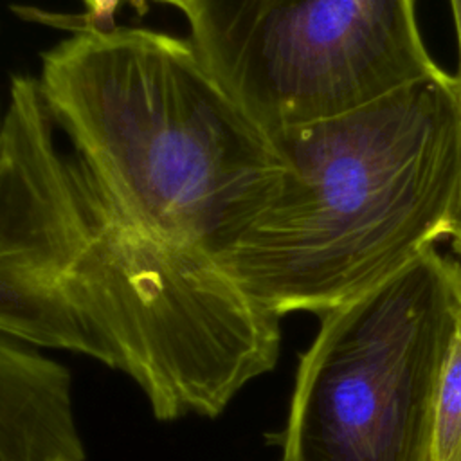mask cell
Listing matches in <instances>:
<instances>
[{"label":"cell","instance_id":"cell-2","mask_svg":"<svg viewBox=\"0 0 461 461\" xmlns=\"http://www.w3.org/2000/svg\"><path fill=\"white\" fill-rule=\"evenodd\" d=\"M36 79L56 126L119 211L218 270L283 184L276 142L189 38L81 23L41 54Z\"/></svg>","mask_w":461,"mask_h":461},{"label":"cell","instance_id":"cell-9","mask_svg":"<svg viewBox=\"0 0 461 461\" xmlns=\"http://www.w3.org/2000/svg\"><path fill=\"white\" fill-rule=\"evenodd\" d=\"M121 0H92L90 7L86 9L83 20L88 25L99 27V29H110L113 27V16L119 7Z\"/></svg>","mask_w":461,"mask_h":461},{"label":"cell","instance_id":"cell-4","mask_svg":"<svg viewBox=\"0 0 461 461\" xmlns=\"http://www.w3.org/2000/svg\"><path fill=\"white\" fill-rule=\"evenodd\" d=\"M461 319V261L429 247L321 315L301 357L281 461H427Z\"/></svg>","mask_w":461,"mask_h":461},{"label":"cell","instance_id":"cell-7","mask_svg":"<svg viewBox=\"0 0 461 461\" xmlns=\"http://www.w3.org/2000/svg\"><path fill=\"white\" fill-rule=\"evenodd\" d=\"M427 461H461V319L434 402Z\"/></svg>","mask_w":461,"mask_h":461},{"label":"cell","instance_id":"cell-3","mask_svg":"<svg viewBox=\"0 0 461 461\" xmlns=\"http://www.w3.org/2000/svg\"><path fill=\"white\" fill-rule=\"evenodd\" d=\"M272 140L286 175L221 267L261 310L322 315L448 238L461 176L452 74Z\"/></svg>","mask_w":461,"mask_h":461},{"label":"cell","instance_id":"cell-1","mask_svg":"<svg viewBox=\"0 0 461 461\" xmlns=\"http://www.w3.org/2000/svg\"><path fill=\"white\" fill-rule=\"evenodd\" d=\"M0 335L130 376L155 418H214L277 355L279 322L108 198L14 76L0 119Z\"/></svg>","mask_w":461,"mask_h":461},{"label":"cell","instance_id":"cell-5","mask_svg":"<svg viewBox=\"0 0 461 461\" xmlns=\"http://www.w3.org/2000/svg\"><path fill=\"white\" fill-rule=\"evenodd\" d=\"M198 54L270 137L362 108L441 72L414 5L357 0H200Z\"/></svg>","mask_w":461,"mask_h":461},{"label":"cell","instance_id":"cell-12","mask_svg":"<svg viewBox=\"0 0 461 461\" xmlns=\"http://www.w3.org/2000/svg\"><path fill=\"white\" fill-rule=\"evenodd\" d=\"M81 2L85 4V7H86V9H88V7H90V4H92V0H81Z\"/></svg>","mask_w":461,"mask_h":461},{"label":"cell","instance_id":"cell-8","mask_svg":"<svg viewBox=\"0 0 461 461\" xmlns=\"http://www.w3.org/2000/svg\"><path fill=\"white\" fill-rule=\"evenodd\" d=\"M450 2V11L454 18V29H456V41H457V56H459V65H457V74L456 77V95H457V113H459V131H461V0H448ZM448 238L452 241L454 250L461 256V176H459V189H457V200L452 214V223H450V232Z\"/></svg>","mask_w":461,"mask_h":461},{"label":"cell","instance_id":"cell-11","mask_svg":"<svg viewBox=\"0 0 461 461\" xmlns=\"http://www.w3.org/2000/svg\"><path fill=\"white\" fill-rule=\"evenodd\" d=\"M367 9H394L414 5V0H357Z\"/></svg>","mask_w":461,"mask_h":461},{"label":"cell","instance_id":"cell-6","mask_svg":"<svg viewBox=\"0 0 461 461\" xmlns=\"http://www.w3.org/2000/svg\"><path fill=\"white\" fill-rule=\"evenodd\" d=\"M68 369L0 335V461H83Z\"/></svg>","mask_w":461,"mask_h":461},{"label":"cell","instance_id":"cell-10","mask_svg":"<svg viewBox=\"0 0 461 461\" xmlns=\"http://www.w3.org/2000/svg\"><path fill=\"white\" fill-rule=\"evenodd\" d=\"M130 4H133V5H144L146 2H158V4H166V5H171V7H175V9H178V11H182L184 14H185V18L194 11V7H196V4L200 2V0H128Z\"/></svg>","mask_w":461,"mask_h":461}]
</instances>
